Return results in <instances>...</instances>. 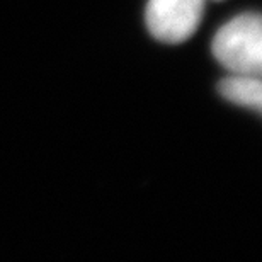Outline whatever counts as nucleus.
<instances>
[{"mask_svg": "<svg viewBox=\"0 0 262 262\" xmlns=\"http://www.w3.org/2000/svg\"><path fill=\"white\" fill-rule=\"evenodd\" d=\"M213 55L233 75L262 78V15L242 14L220 28Z\"/></svg>", "mask_w": 262, "mask_h": 262, "instance_id": "1", "label": "nucleus"}, {"mask_svg": "<svg viewBox=\"0 0 262 262\" xmlns=\"http://www.w3.org/2000/svg\"><path fill=\"white\" fill-rule=\"evenodd\" d=\"M203 10L204 0H148L146 28L162 43H184L196 33Z\"/></svg>", "mask_w": 262, "mask_h": 262, "instance_id": "2", "label": "nucleus"}, {"mask_svg": "<svg viewBox=\"0 0 262 262\" xmlns=\"http://www.w3.org/2000/svg\"><path fill=\"white\" fill-rule=\"evenodd\" d=\"M218 91L227 101L262 114V78L232 75L220 82Z\"/></svg>", "mask_w": 262, "mask_h": 262, "instance_id": "3", "label": "nucleus"}]
</instances>
